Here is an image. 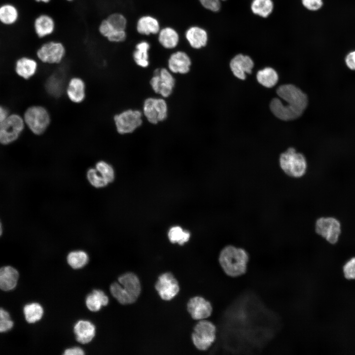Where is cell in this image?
<instances>
[{"label":"cell","instance_id":"9c48e42d","mask_svg":"<svg viewBox=\"0 0 355 355\" xmlns=\"http://www.w3.org/2000/svg\"><path fill=\"white\" fill-rule=\"evenodd\" d=\"M142 113L139 110L128 109L115 115L114 120L117 132L121 134L131 133L142 122Z\"/></svg>","mask_w":355,"mask_h":355},{"label":"cell","instance_id":"ac0fdd59","mask_svg":"<svg viewBox=\"0 0 355 355\" xmlns=\"http://www.w3.org/2000/svg\"><path fill=\"white\" fill-rule=\"evenodd\" d=\"M191 64V60L186 53L178 51L170 56L168 67L174 73L185 74L189 71Z\"/></svg>","mask_w":355,"mask_h":355},{"label":"cell","instance_id":"7dc6e473","mask_svg":"<svg viewBox=\"0 0 355 355\" xmlns=\"http://www.w3.org/2000/svg\"><path fill=\"white\" fill-rule=\"evenodd\" d=\"M64 0L65 2H66V3L71 4V3H74V2H75V1H76V0Z\"/></svg>","mask_w":355,"mask_h":355},{"label":"cell","instance_id":"484cf974","mask_svg":"<svg viewBox=\"0 0 355 355\" xmlns=\"http://www.w3.org/2000/svg\"><path fill=\"white\" fill-rule=\"evenodd\" d=\"M150 46L145 41L138 43L133 53V59L136 64L142 68L147 67L149 65L148 51Z\"/></svg>","mask_w":355,"mask_h":355},{"label":"cell","instance_id":"7bdbcfd3","mask_svg":"<svg viewBox=\"0 0 355 355\" xmlns=\"http://www.w3.org/2000/svg\"><path fill=\"white\" fill-rule=\"evenodd\" d=\"M345 65L351 70L355 71V49L350 51L344 59Z\"/></svg>","mask_w":355,"mask_h":355},{"label":"cell","instance_id":"4316f807","mask_svg":"<svg viewBox=\"0 0 355 355\" xmlns=\"http://www.w3.org/2000/svg\"><path fill=\"white\" fill-rule=\"evenodd\" d=\"M158 40L160 43L165 48H175L178 44L179 37L177 32L173 28L167 27L161 30Z\"/></svg>","mask_w":355,"mask_h":355},{"label":"cell","instance_id":"1f68e13d","mask_svg":"<svg viewBox=\"0 0 355 355\" xmlns=\"http://www.w3.org/2000/svg\"><path fill=\"white\" fill-rule=\"evenodd\" d=\"M190 237V232L184 230L179 226L171 227L168 232V238L173 244L178 243L179 245H183L189 241Z\"/></svg>","mask_w":355,"mask_h":355},{"label":"cell","instance_id":"5bb4252c","mask_svg":"<svg viewBox=\"0 0 355 355\" xmlns=\"http://www.w3.org/2000/svg\"><path fill=\"white\" fill-rule=\"evenodd\" d=\"M96 29L99 36L109 43H121L124 42L127 37L126 31H120L115 29L104 16L99 21Z\"/></svg>","mask_w":355,"mask_h":355},{"label":"cell","instance_id":"7c38bea8","mask_svg":"<svg viewBox=\"0 0 355 355\" xmlns=\"http://www.w3.org/2000/svg\"><path fill=\"white\" fill-rule=\"evenodd\" d=\"M167 111L166 102L162 99L149 98L144 102L143 114L152 124L164 120L167 118Z\"/></svg>","mask_w":355,"mask_h":355},{"label":"cell","instance_id":"8fae6325","mask_svg":"<svg viewBox=\"0 0 355 355\" xmlns=\"http://www.w3.org/2000/svg\"><path fill=\"white\" fill-rule=\"evenodd\" d=\"M175 83V78L165 68L155 70L154 75L150 81L153 91L165 98L172 94Z\"/></svg>","mask_w":355,"mask_h":355},{"label":"cell","instance_id":"277c9868","mask_svg":"<svg viewBox=\"0 0 355 355\" xmlns=\"http://www.w3.org/2000/svg\"><path fill=\"white\" fill-rule=\"evenodd\" d=\"M67 52L65 43L59 38H49L44 40L36 51V56L43 63L57 64L62 62Z\"/></svg>","mask_w":355,"mask_h":355},{"label":"cell","instance_id":"74e56055","mask_svg":"<svg viewBox=\"0 0 355 355\" xmlns=\"http://www.w3.org/2000/svg\"><path fill=\"white\" fill-rule=\"evenodd\" d=\"M87 177L90 183L97 188L103 187L108 183L96 169H89Z\"/></svg>","mask_w":355,"mask_h":355},{"label":"cell","instance_id":"b9f144b4","mask_svg":"<svg viewBox=\"0 0 355 355\" xmlns=\"http://www.w3.org/2000/svg\"><path fill=\"white\" fill-rule=\"evenodd\" d=\"M199 1L204 7L212 11L217 12L220 9V0H199Z\"/></svg>","mask_w":355,"mask_h":355},{"label":"cell","instance_id":"4fadbf2b","mask_svg":"<svg viewBox=\"0 0 355 355\" xmlns=\"http://www.w3.org/2000/svg\"><path fill=\"white\" fill-rule=\"evenodd\" d=\"M155 287L160 297L164 300H171L177 295L179 290L177 280L170 272H166L160 275Z\"/></svg>","mask_w":355,"mask_h":355},{"label":"cell","instance_id":"ffe728a7","mask_svg":"<svg viewBox=\"0 0 355 355\" xmlns=\"http://www.w3.org/2000/svg\"><path fill=\"white\" fill-rule=\"evenodd\" d=\"M76 340L81 344L90 342L95 335V326L90 321L80 320L73 327Z\"/></svg>","mask_w":355,"mask_h":355},{"label":"cell","instance_id":"d4e9b609","mask_svg":"<svg viewBox=\"0 0 355 355\" xmlns=\"http://www.w3.org/2000/svg\"><path fill=\"white\" fill-rule=\"evenodd\" d=\"M158 21L150 16H144L140 18L136 24V30L138 33L143 35L156 34L159 31Z\"/></svg>","mask_w":355,"mask_h":355},{"label":"cell","instance_id":"60d3db41","mask_svg":"<svg viewBox=\"0 0 355 355\" xmlns=\"http://www.w3.org/2000/svg\"><path fill=\"white\" fill-rule=\"evenodd\" d=\"M303 5L311 11L320 10L323 6V0H301Z\"/></svg>","mask_w":355,"mask_h":355},{"label":"cell","instance_id":"8d00e7d4","mask_svg":"<svg viewBox=\"0 0 355 355\" xmlns=\"http://www.w3.org/2000/svg\"><path fill=\"white\" fill-rule=\"evenodd\" d=\"M96 169L108 183L112 182L114 178V172L110 165L105 161H99L96 165Z\"/></svg>","mask_w":355,"mask_h":355},{"label":"cell","instance_id":"30bf717a","mask_svg":"<svg viewBox=\"0 0 355 355\" xmlns=\"http://www.w3.org/2000/svg\"><path fill=\"white\" fill-rule=\"evenodd\" d=\"M58 24L52 14L43 12L37 15L33 21V29L36 37L46 39L53 36L57 30Z\"/></svg>","mask_w":355,"mask_h":355},{"label":"cell","instance_id":"9a60e30c","mask_svg":"<svg viewBox=\"0 0 355 355\" xmlns=\"http://www.w3.org/2000/svg\"><path fill=\"white\" fill-rule=\"evenodd\" d=\"M187 308L192 319L196 320L209 317L213 311L210 302L201 296H195L190 299Z\"/></svg>","mask_w":355,"mask_h":355},{"label":"cell","instance_id":"83f0119b","mask_svg":"<svg viewBox=\"0 0 355 355\" xmlns=\"http://www.w3.org/2000/svg\"><path fill=\"white\" fill-rule=\"evenodd\" d=\"M256 79L257 81L263 86L271 88L277 83L278 75L274 69L266 67L257 72Z\"/></svg>","mask_w":355,"mask_h":355},{"label":"cell","instance_id":"6da1fadb","mask_svg":"<svg viewBox=\"0 0 355 355\" xmlns=\"http://www.w3.org/2000/svg\"><path fill=\"white\" fill-rule=\"evenodd\" d=\"M276 92L287 103V105L284 104L278 98L272 100L270 108L277 117L289 121L297 119L303 114L308 105V100L306 94L299 88L292 84H284L280 86Z\"/></svg>","mask_w":355,"mask_h":355},{"label":"cell","instance_id":"d6a6232c","mask_svg":"<svg viewBox=\"0 0 355 355\" xmlns=\"http://www.w3.org/2000/svg\"><path fill=\"white\" fill-rule=\"evenodd\" d=\"M89 257L83 250H74L70 252L67 256V262L73 269H80L88 263Z\"/></svg>","mask_w":355,"mask_h":355},{"label":"cell","instance_id":"ee69618b","mask_svg":"<svg viewBox=\"0 0 355 355\" xmlns=\"http://www.w3.org/2000/svg\"><path fill=\"white\" fill-rule=\"evenodd\" d=\"M84 351L79 347H73L66 349L64 355H84Z\"/></svg>","mask_w":355,"mask_h":355},{"label":"cell","instance_id":"f1b7e54d","mask_svg":"<svg viewBox=\"0 0 355 355\" xmlns=\"http://www.w3.org/2000/svg\"><path fill=\"white\" fill-rule=\"evenodd\" d=\"M17 8L10 3H5L0 6V22L6 25H12L18 19Z\"/></svg>","mask_w":355,"mask_h":355},{"label":"cell","instance_id":"836d02e7","mask_svg":"<svg viewBox=\"0 0 355 355\" xmlns=\"http://www.w3.org/2000/svg\"><path fill=\"white\" fill-rule=\"evenodd\" d=\"M104 17L115 29L120 31H126L128 21L122 12L113 10L107 13Z\"/></svg>","mask_w":355,"mask_h":355},{"label":"cell","instance_id":"7402d4cb","mask_svg":"<svg viewBox=\"0 0 355 355\" xmlns=\"http://www.w3.org/2000/svg\"><path fill=\"white\" fill-rule=\"evenodd\" d=\"M37 66V63L35 59L28 57H23L17 60L15 71L18 75L28 79L36 73Z\"/></svg>","mask_w":355,"mask_h":355},{"label":"cell","instance_id":"5b68a950","mask_svg":"<svg viewBox=\"0 0 355 355\" xmlns=\"http://www.w3.org/2000/svg\"><path fill=\"white\" fill-rule=\"evenodd\" d=\"M24 120L34 134L40 135L49 126L50 117L48 111L44 107L35 106L29 107L26 110Z\"/></svg>","mask_w":355,"mask_h":355},{"label":"cell","instance_id":"681fc988","mask_svg":"<svg viewBox=\"0 0 355 355\" xmlns=\"http://www.w3.org/2000/svg\"><path fill=\"white\" fill-rule=\"evenodd\" d=\"M222 0V1H224V0Z\"/></svg>","mask_w":355,"mask_h":355},{"label":"cell","instance_id":"7a4b0ae2","mask_svg":"<svg viewBox=\"0 0 355 355\" xmlns=\"http://www.w3.org/2000/svg\"><path fill=\"white\" fill-rule=\"evenodd\" d=\"M218 261L226 275L237 277L246 272L249 255L245 249L230 245L221 249Z\"/></svg>","mask_w":355,"mask_h":355},{"label":"cell","instance_id":"603a6c76","mask_svg":"<svg viewBox=\"0 0 355 355\" xmlns=\"http://www.w3.org/2000/svg\"><path fill=\"white\" fill-rule=\"evenodd\" d=\"M185 36L191 46L199 49L206 46L208 41L206 31L198 27H192L186 32Z\"/></svg>","mask_w":355,"mask_h":355},{"label":"cell","instance_id":"52a82bcc","mask_svg":"<svg viewBox=\"0 0 355 355\" xmlns=\"http://www.w3.org/2000/svg\"><path fill=\"white\" fill-rule=\"evenodd\" d=\"M315 229L316 233L330 244H336L341 234V224L334 217H320L317 219Z\"/></svg>","mask_w":355,"mask_h":355},{"label":"cell","instance_id":"f35d334b","mask_svg":"<svg viewBox=\"0 0 355 355\" xmlns=\"http://www.w3.org/2000/svg\"><path fill=\"white\" fill-rule=\"evenodd\" d=\"M14 325L9 313L2 308H0V333L10 330Z\"/></svg>","mask_w":355,"mask_h":355},{"label":"cell","instance_id":"44dd1931","mask_svg":"<svg viewBox=\"0 0 355 355\" xmlns=\"http://www.w3.org/2000/svg\"><path fill=\"white\" fill-rule=\"evenodd\" d=\"M67 94L72 102H82L85 97V85L83 80L78 77L71 78L68 85Z\"/></svg>","mask_w":355,"mask_h":355},{"label":"cell","instance_id":"f546056e","mask_svg":"<svg viewBox=\"0 0 355 355\" xmlns=\"http://www.w3.org/2000/svg\"><path fill=\"white\" fill-rule=\"evenodd\" d=\"M250 8L254 14L266 18L272 12L274 4L272 0H253Z\"/></svg>","mask_w":355,"mask_h":355},{"label":"cell","instance_id":"bcb514c9","mask_svg":"<svg viewBox=\"0 0 355 355\" xmlns=\"http://www.w3.org/2000/svg\"><path fill=\"white\" fill-rule=\"evenodd\" d=\"M37 3H42L44 4H49L52 3L53 0H34Z\"/></svg>","mask_w":355,"mask_h":355},{"label":"cell","instance_id":"ab89813d","mask_svg":"<svg viewBox=\"0 0 355 355\" xmlns=\"http://www.w3.org/2000/svg\"><path fill=\"white\" fill-rule=\"evenodd\" d=\"M344 277L347 280H355V256L349 258L343 265Z\"/></svg>","mask_w":355,"mask_h":355},{"label":"cell","instance_id":"c3c4849f","mask_svg":"<svg viewBox=\"0 0 355 355\" xmlns=\"http://www.w3.org/2000/svg\"><path fill=\"white\" fill-rule=\"evenodd\" d=\"M2 233V225L0 221V237Z\"/></svg>","mask_w":355,"mask_h":355},{"label":"cell","instance_id":"d6986e66","mask_svg":"<svg viewBox=\"0 0 355 355\" xmlns=\"http://www.w3.org/2000/svg\"><path fill=\"white\" fill-rule=\"evenodd\" d=\"M19 274L18 271L10 266L0 268V289L5 291L13 290L16 286Z\"/></svg>","mask_w":355,"mask_h":355},{"label":"cell","instance_id":"3957f363","mask_svg":"<svg viewBox=\"0 0 355 355\" xmlns=\"http://www.w3.org/2000/svg\"><path fill=\"white\" fill-rule=\"evenodd\" d=\"M281 169L288 176L299 178L302 177L307 170V162L304 155L297 152L292 147L281 154L279 158Z\"/></svg>","mask_w":355,"mask_h":355},{"label":"cell","instance_id":"ba28073f","mask_svg":"<svg viewBox=\"0 0 355 355\" xmlns=\"http://www.w3.org/2000/svg\"><path fill=\"white\" fill-rule=\"evenodd\" d=\"M24 120L18 114L8 115L0 123V143L8 144L15 141L24 128Z\"/></svg>","mask_w":355,"mask_h":355},{"label":"cell","instance_id":"8992f818","mask_svg":"<svg viewBox=\"0 0 355 355\" xmlns=\"http://www.w3.org/2000/svg\"><path fill=\"white\" fill-rule=\"evenodd\" d=\"M216 327L211 321L200 320L194 326L192 340L195 346L200 350H207L215 339Z\"/></svg>","mask_w":355,"mask_h":355},{"label":"cell","instance_id":"4dcf8cb0","mask_svg":"<svg viewBox=\"0 0 355 355\" xmlns=\"http://www.w3.org/2000/svg\"><path fill=\"white\" fill-rule=\"evenodd\" d=\"M26 320L30 323L39 320L43 315L42 307L37 303H31L26 305L23 308Z\"/></svg>","mask_w":355,"mask_h":355},{"label":"cell","instance_id":"f6af8a7d","mask_svg":"<svg viewBox=\"0 0 355 355\" xmlns=\"http://www.w3.org/2000/svg\"><path fill=\"white\" fill-rule=\"evenodd\" d=\"M8 115L7 109L5 107L0 105V123L4 120Z\"/></svg>","mask_w":355,"mask_h":355},{"label":"cell","instance_id":"2e32d148","mask_svg":"<svg viewBox=\"0 0 355 355\" xmlns=\"http://www.w3.org/2000/svg\"><path fill=\"white\" fill-rule=\"evenodd\" d=\"M252 59L248 55L239 54L234 56L230 62V67L234 75L241 80H245L246 73L250 74L253 68Z\"/></svg>","mask_w":355,"mask_h":355},{"label":"cell","instance_id":"e0dca14e","mask_svg":"<svg viewBox=\"0 0 355 355\" xmlns=\"http://www.w3.org/2000/svg\"><path fill=\"white\" fill-rule=\"evenodd\" d=\"M118 281L123 291L135 302L141 292V285L138 277L133 273L128 272L120 276Z\"/></svg>","mask_w":355,"mask_h":355},{"label":"cell","instance_id":"d590c367","mask_svg":"<svg viewBox=\"0 0 355 355\" xmlns=\"http://www.w3.org/2000/svg\"><path fill=\"white\" fill-rule=\"evenodd\" d=\"M46 88L47 91L53 96H59L61 94L63 88V82L60 77L54 75L47 81Z\"/></svg>","mask_w":355,"mask_h":355},{"label":"cell","instance_id":"e575fe53","mask_svg":"<svg viewBox=\"0 0 355 355\" xmlns=\"http://www.w3.org/2000/svg\"><path fill=\"white\" fill-rule=\"evenodd\" d=\"M112 295L121 304L126 305L134 303L129 296L123 291L121 285L118 283H112L110 286Z\"/></svg>","mask_w":355,"mask_h":355},{"label":"cell","instance_id":"cb8c5ba5","mask_svg":"<svg viewBox=\"0 0 355 355\" xmlns=\"http://www.w3.org/2000/svg\"><path fill=\"white\" fill-rule=\"evenodd\" d=\"M108 298L104 292L100 289H94L88 294L85 300L87 308L91 311H99L102 306H106L108 303Z\"/></svg>","mask_w":355,"mask_h":355}]
</instances>
